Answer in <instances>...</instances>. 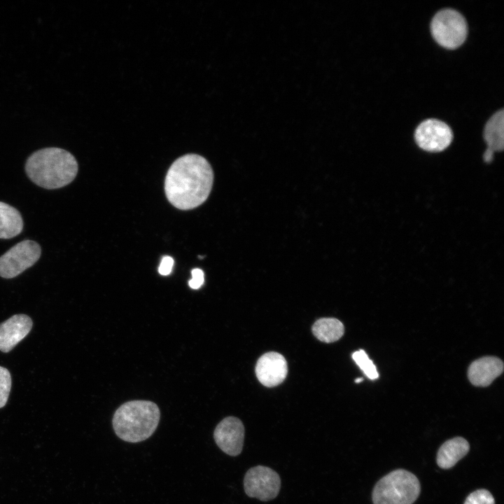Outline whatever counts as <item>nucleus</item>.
<instances>
[{
  "label": "nucleus",
  "instance_id": "1",
  "mask_svg": "<svg viewBox=\"0 0 504 504\" xmlns=\"http://www.w3.org/2000/svg\"><path fill=\"white\" fill-rule=\"evenodd\" d=\"M211 164L197 154H186L176 159L169 167L164 181L169 202L177 209L197 207L208 198L213 185Z\"/></svg>",
  "mask_w": 504,
  "mask_h": 504
},
{
  "label": "nucleus",
  "instance_id": "2",
  "mask_svg": "<svg viewBox=\"0 0 504 504\" xmlns=\"http://www.w3.org/2000/svg\"><path fill=\"white\" fill-rule=\"evenodd\" d=\"M78 163L69 151L56 147L42 148L27 159L25 170L29 178L46 189L64 187L74 181Z\"/></svg>",
  "mask_w": 504,
  "mask_h": 504
},
{
  "label": "nucleus",
  "instance_id": "3",
  "mask_svg": "<svg viewBox=\"0 0 504 504\" xmlns=\"http://www.w3.org/2000/svg\"><path fill=\"white\" fill-rule=\"evenodd\" d=\"M160 419L158 406L149 400H132L115 412L112 424L116 435L128 442H139L150 437Z\"/></svg>",
  "mask_w": 504,
  "mask_h": 504
},
{
  "label": "nucleus",
  "instance_id": "4",
  "mask_svg": "<svg viewBox=\"0 0 504 504\" xmlns=\"http://www.w3.org/2000/svg\"><path fill=\"white\" fill-rule=\"evenodd\" d=\"M418 478L412 472L398 469L375 484L372 491L374 504H412L420 493Z\"/></svg>",
  "mask_w": 504,
  "mask_h": 504
},
{
  "label": "nucleus",
  "instance_id": "5",
  "mask_svg": "<svg viewBox=\"0 0 504 504\" xmlns=\"http://www.w3.org/2000/svg\"><path fill=\"white\" fill-rule=\"evenodd\" d=\"M430 31L439 45L447 49H456L465 41L468 26L461 13L447 8L434 15L430 23Z\"/></svg>",
  "mask_w": 504,
  "mask_h": 504
},
{
  "label": "nucleus",
  "instance_id": "6",
  "mask_svg": "<svg viewBox=\"0 0 504 504\" xmlns=\"http://www.w3.org/2000/svg\"><path fill=\"white\" fill-rule=\"evenodd\" d=\"M41 254L40 245L33 240H24L13 246L0 257V276L11 279L31 267Z\"/></svg>",
  "mask_w": 504,
  "mask_h": 504
},
{
  "label": "nucleus",
  "instance_id": "7",
  "mask_svg": "<svg viewBox=\"0 0 504 504\" xmlns=\"http://www.w3.org/2000/svg\"><path fill=\"white\" fill-rule=\"evenodd\" d=\"M280 486L279 474L266 466L258 465L250 468L244 479V488L246 495L262 501L276 498Z\"/></svg>",
  "mask_w": 504,
  "mask_h": 504
},
{
  "label": "nucleus",
  "instance_id": "8",
  "mask_svg": "<svg viewBox=\"0 0 504 504\" xmlns=\"http://www.w3.org/2000/svg\"><path fill=\"white\" fill-rule=\"evenodd\" d=\"M414 138L417 145L429 152H440L447 148L453 139L450 127L437 119H427L416 127Z\"/></svg>",
  "mask_w": 504,
  "mask_h": 504
},
{
  "label": "nucleus",
  "instance_id": "9",
  "mask_svg": "<svg viewBox=\"0 0 504 504\" xmlns=\"http://www.w3.org/2000/svg\"><path fill=\"white\" fill-rule=\"evenodd\" d=\"M214 438L223 452L232 456H237L244 445V426L237 417H225L216 426Z\"/></svg>",
  "mask_w": 504,
  "mask_h": 504
},
{
  "label": "nucleus",
  "instance_id": "10",
  "mask_svg": "<svg viewBox=\"0 0 504 504\" xmlns=\"http://www.w3.org/2000/svg\"><path fill=\"white\" fill-rule=\"evenodd\" d=\"M259 382L267 387L276 386L286 379L288 366L286 358L279 353L270 351L261 356L255 365Z\"/></svg>",
  "mask_w": 504,
  "mask_h": 504
},
{
  "label": "nucleus",
  "instance_id": "11",
  "mask_svg": "<svg viewBox=\"0 0 504 504\" xmlns=\"http://www.w3.org/2000/svg\"><path fill=\"white\" fill-rule=\"evenodd\" d=\"M32 320L26 314H15L0 323V351H11L30 332Z\"/></svg>",
  "mask_w": 504,
  "mask_h": 504
},
{
  "label": "nucleus",
  "instance_id": "12",
  "mask_svg": "<svg viewBox=\"0 0 504 504\" xmlns=\"http://www.w3.org/2000/svg\"><path fill=\"white\" fill-rule=\"evenodd\" d=\"M503 371V361L494 356H485L473 361L469 366L468 377L472 384L487 386Z\"/></svg>",
  "mask_w": 504,
  "mask_h": 504
},
{
  "label": "nucleus",
  "instance_id": "13",
  "mask_svg": "<svg viewBox=\"0 0 504 504\" xmlns=\"http://www.w3.org/2000/svg\"><path fill=\"white\" fill-rule=\"evenodd\" d=\"M470 449L468 441L461 437H456L444 442L437 454V463L443 469L453 467L464 457Z\"/></svg>",
  "mask_w": 504,
  "mask_h": 504
},
{
  "label": "nucleus",
  "instance_id": "14",
  "mask_svg": "<svg viewBox=\"0 0 504 504\" xmlns=\"http://www.w3.org/2000/svg\"><path fill=\"white\" fill-rule=\"evenodd\" d=\"M23 220L13 206L0 202V239H10L21 233Z\"/></svg>",
  "mask_w": 504,
  "mask_h": 504
},
{
  "label": "nucleus",
  "instance_id": "15",
  "mask_svg": "<svg viewBox=\"0 0 504 504\" xmlns=\"http://www.w3.org/2000/svg\"><path fill=\"white\" fill-rule=\"evenodd\" d=\"M484 138L488 146L487 150L493 153L503 150L504 146V111L503 109L495 113L486 123Z\"/></svg>",
  "mask_w": 504,
  "mask_h": 504
},
{
  "label": "nucleus",
  "instance_id": "16",
  "mask_svg": "<svg viewBox=\"0 0 504 504\" xmlns=\"http://www.w3.org/2000/svg\"><path fill=\"white\" fill-rule=\"evenodd\" d=\"M312 330L318 340L326 343L340 340L344 332V325L335 318H322L317 320Z\"/></svg>",
  "mask_w": 504,
  "mask_h": 504
},
{
  "label": "nucleus",
  "instance_id": "17",
  "mask_svg": "<svg viewBox=\"0 0 504 504\" xmlns=\"http://www.w3.org/2000/svg\"><path fill=\"white\" fill-rule=\"evenodd\" d=\"M352 358L369 379L374 380L378 378L379 374L376 366L364 350L360 349L354 352Z\"/></svg>",
  "mask_w": 504,
  "mask_h": 504
},
{
  "label": "nucleus",
  "instance_id": "18",
  "mask_svg": "<svg viewBox=\"0 0 504 504\" xmlns=\"http://www.w3.org/2000/svg\"><path fill=\"white\" fill-rule=\"evenodd\" d=\"M10 388V374L6 368L0 366V408L6 404Z\"/></svg>",
  "mask_w": 504,
  "mask_h": 504
},
{
  "label": "nucleus",
  "instance_id": "19",
  "mask_svg": "<svg viewBox=\"0 0 504 504\" xmlns=\"http://www.w3.org/2000/svg\"><path fill=\"white\" fill-rule=\"evenodd\" d=\"M464 504H495V500L489 491L478 489L468 496Z\"/></svg>",
  "mask_w": 504,
  "mask_h": 504
},
{
  "label": "nucleus",
  "instance_id": "20",
  "mask_svg": "<svg viewBox=\"0 0 504 504\" xmlns=\"http://www.w3.org/2000/svg\"><path fill=\"white\" fill-rule=\"evenodd\" d=\"M192 279L189 281V286L192 289H198L204 283V272L199 268H195L191 272Z\"/></svg>",
  "mask_w": 504,
  "mask_h": 504
},
{
  "label": "nucleus",
  "instance_id": "21",
  "mask_svg": "<svg viewBox=\"0 0 504 504\" xmlns=\"http://www.w3.org/2000/svg\"><path fill=\"white\" fill-rule=\"evenodd\" d=\"M174 265V259L170 256H164L158 268V272L162 275H168L171 273Z\"/></svg>",
  "mask_w": 504,
  "mask_h": 504
},
{
  "label": "nucleus",
  "instance_id": "22",
  "mask_svg": "<svg viewBox=\"0 0 504 504\" xmlns=\"http://www.w3.org/2000/svg\"><path fill=\"white\" fill-rule=\"evenodd\" d=\"M362 381H363V378H357V379L355 380V382H356V383H360V382H361Z\"/></svg>",
  "mask_w": 504,
  "mask_h": 504
}]
</instances>
